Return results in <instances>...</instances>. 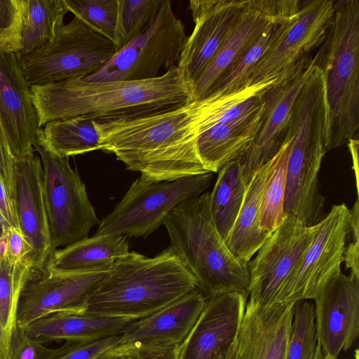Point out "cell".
Wrapping results in <instances>:
<instances>
[{
  "label": "cell",
  "mask_w": 359,
  "mask_h": 359,
  "mask_svg": "<svg viewBox=\"0 0 359 359\" xmlns=\"http://www.w3.org/2000/svg\"><path fill=\"white\" fill-rule=\"evenodd\" d=\"M193 102L95 119L100 150L151 182L174 181L209 172L196 149Z\"/></svg>",
  "instance_id": "obj_1"
},
{
  "label": "cell",
  "mask_w": 359,
  "mask_h": 359,
  "mask_svg": "<svg viewBox=\"0 0 359 359\" xmlns=\"http://www.w3.org/2000/svg\"><path fill=\"white\" fill-rule=\"evenodd\" d=\"M39 126L62 118L93 119L191 101V92L176 65L141 81L88 82L81 77L30 87Z\"/></svg>",
  "instance_id": "obj_2"
},
{
  "label": "cell",
  "mask_w": 359,
  "mask_h": 359,
  "mask_svg": "<svg viewBox=\"0 0 359 359\" xmlns=\"http://www.w3.org/2000/svg\"><path fill=\"white\" fill-rule=\"evenodd\" d=\"M196 281L169 248L154 257L129 252L88 299L83 312L137 320L196 288Z\"/></svg>",
  "instance_id": "obj_3"
},
{
  "label": "cell",
  "mask_w": 359,
  "mask_h": 359,
  "mask_svg": "<svg viewBox=\"0 0 359 359\" xmlns=\"http://www.w3.org/2000/svg\"><path fill=\"white\" fill-rule=\"evenodd\" d=\"M171 249L208 297L231 292L248 294L250 276L229 250L216 227L210 192L184 201L164 218Z\"/></svg>",
  "instance_id": "obj_4"
},
{
  "label": "cell",
  "mask_w": 359,
  "mask_h": 359,
  "mask_svg": "<svg viewBox=\"0 0 359 359\" xmlns=\"http://www.w3.org/2000/svg\"><path fill=\"white\" fill-rule=\"evenodd\" d=\"M319 65L324 75L325 151L355 139L359 127V0L335 1Z\"/></svg>",
  "instance_id": "obj_5"
},
{
  "label": "cell",
  "mask_w": 359,
  "mask_h": 359,
  "mask_svg": "<svg viewBox=\"0 0 359 359\" xmlns=\"http://www.w3.org/2000/svg\"><path fill=\"white\" fill-rule=\"evenodd\" d=\"M118 50L112 41L74 16L43 48L26 56H17L31 87L92 74Z\"/></svg>",
  "instance_id": "obj_6"
},
{
  "label": "cell",
  "mask_w": 359,
  "mask_h": 359,
  "mask_svg": "<svg viewBox=\"0 0 359 359\" xmlns=\"http://www.w3.org/2000/svg\"><path fill=\"white\" fill-rule=\"evenodd\" d=\"M212 172L174 181L134 180L113 211L98 224L96 236H147L163 224L177 205L204 193Z\"/></svg>",
  "instance_id": "obj_7"
},
{
  "label": "cell",
  "mask_w": 359,
  "mask_h": 359,
  "mask_svg": "<svg viewBox=\"0 0 359 359\" xmlns=\"http://www.w3.org/2000/svg\"><path fill=\"white\" fill-rule=\"evenodd\" d=\"M171 1L162 0L151 25L119 49L102 68L81 77L88 82L141 81L156 78L162 67L176 65L187 40Z\"/></svg>",
  "instance_id": "obj_8"
},
{
  "label": "cell",
  "mask_w": 359,
  "mask_h": 359,
  "mask_svg": "<svg viewBox=\"0 0 359 359\" xmlns=\"http://www.w3.org/2000/svg\"><path fill=\"white\" fill-rule=\"evenodd\" d=\"M34 147L40 155L50 234L57 250L88 237L100 221L69 157L52 152L39 141Z\"/></svg>",
  "instance_id": "obj_9"
},
{
  "label": "cell",
  "mask_w": 359,
  "mask_h": 359,
  "mask_svg": "<svg viewBox=\"0 0 359 359\" xmlns=\"http://www.w3.org/2000/svg\"><path fill=\"white\" fill-rule=\"evenodd\" d=\"M333 0L301 1L297 18L249 73L248 86L276 81L287 82L313 59V50L325 43L332 25Z\"/></svg>",
  "instance_id": "obj_10"
},
{
  "label": "cell",
  "mask_w": 359,
  "mask_h": 359,
  "mask_svg": "<svg viewBox=\"0 0 359 359\" xmlns=\"http://www.w3.org/2000/svg\"><path fill=\"white\" fill-rule=\"evenodd\" d=\"M349 218L350 210L344 203L334 205L316 224L307 248L280 289L276 302L313 299L328 280L341 271Z\"/></svg>",
  "instance_id": "obj_11"
},
{
  "label": "cell",
  "mask_w": 359,
  "mask_h": 359,
  "mask_svg": "<svg viewBox=\"0 0 359 359\" xmlns=\"http://www.w3.org/2000/svg\"><path fill=\"white\" fill-rule=\"evenodd\" d=\"M316 224L307 226L285 215L281 224L248 264L250 276L248 300L259 304L275 302L276 297L307 248Z\"/></svg>",
  "instance_id": "obj_12"
},
{
  "label": "cell",
  "mask_w": 359,
  "mask_h": 359,
  "mask_svg": "<svg viewBox=\"0 0 359 359\" xmlns=\"http://www.w3.org/2000/svg\"><path fill=\"white\" fill-rule=\"evenodd\" d=\"M13 202L18 227L31 252L27 258L33 274L43 273L53 253L46 208L43 168L34 154L14 157Z\"/></svg>",
  "instance_id": "obj_13"
},
{
  "label": "cell",
  "mask_w": 359,
  "mask_h": 359,
  "mask_svg": "<svg viewBox=\"0 0 359 359\" xmlns=\"http://www.w3.org/2000/svg\"><path fill=\"white\" fill-rule=\"evenodd\" d=\"M110 271L54 273L45 271L32 274L20 298L17 327L24 328L55 313L83 312L88 299Z\"/></svg>",
  "instance_id": "obj_14"
},
{
  "label": "cell",
  "mask_w": 359,
  "mask_h": 359,
  "mask_svg": "<svg viewBox=\"0 0 359 359\" xmlns=\"http://www.w3.org/2000/svg\"><path fill=\"white\" fill-rule=\"evenodd\" d=\"M318 343L322 352L338 358L359 333V274L332 276L313 299Z\"/></svg>",
  "instance_id": "obj_15"
},
{
  "label": "cell",
  "mask_w": 359,
  "mask_h": 359,
  "mask_svg": "<svg viewBox=\"0 0 359 359\" xmlns=\"http://www.w3.org/2000/svg\"><path fill=\"white\" fill-rule=\"evenodd\" d=\"M322 54L321 47L311 63L280 86L265 93L264 119L250 146L237 159L241 180L249 184L255 173L269 161L285 142L287 126L295 99Z\"/></svg>",
  "instance_id": "obj_16"
},
{
  "label": "cell",
  "mask_w": 359,
  "mask_h": 359,
  "mask_svg": "<svg viewBox=\"0 0 359 359\" xmlns=\"http://www.w3.org/2000/svg\"><path fill=\"white\" fill-rule=\"evenodd\" d=\"M246 1H189L194 28L187 37L177 66L191 92L201 73L236 24Z\"/></svg>",
  "instance_id": "obj_17"
},
{
  "label": "cell",
  "mask_w": 359,
  "mask_h": 359,
  "mask_svg": "<svg viewBox=\"0 0 359 359\" xmlns=\"http://www.w3.org/2000/svg\"><path fill=\"white\" fill-rule=\"evenodd\" d=\"M0 122L12 154H34L42 128L17 54L0 49Z\"/></svg>",
  "instance_id": "obj_18"
},
{
  "label": "cell",
  "mask_w": 359,
  "mask_h": 359,
  "mask_svg": "<svg viewBox=\"0 0 359 359\" xmlns=\"http://www.w3.org/2000/svg\"><path fill=\"white\" fill-rule=\"evenodd\" d=\"M248 294L225 292L208 297L196 323L178 347L177 359H216L236 340Z\"/></svg>",
  "instance_id": "obj_19"
},
{
  "label": "cell",
  "mask_w": 359,
  "mask_h": 359,
  "mask_svg": "<svg viewBox=\"0 0 359 359\" xmlns=\"http://www.w3.org/2000/svg\"><path fill=\"white\" fill-rule=\"evenodd\" d=\"M290 2L291 0H247L236 24L194 84L190 102L202 100Z\"/></svg>",
  "instance_id": "obj_20"
},
{
  "label": "cell",
  "mask_w": 359,
  "mask_h": 359,
  "mask_svg": "<svg viewBox=\"0 0 359 359\" xmlns=\"http://www.w3.org/2000/svg\"><path fill=\"white\" fill-rule=\"evenodd\" d=\"M294 303L248 300L236 339V359H286Z\"/></svg>",
  "instance_id": "obj_21"
},
{
  "label": "cell",
  "mask_w": 359,
  "mask_h": 359,
  "mask_svg": "<svg viewBox=\"0 0 359 359\" xmlns=\"http://www.w3.org/2000/svg\"><path fill=\"white\" fill-rule=\"evenodd\" d=\"M208 297L197 287L161 310L130 323L120 334L119 344L180 346L204 309Z\"/></svg>",
  "instance_id": "obj_22"
},
{
  "label": "cell",
  "mask_w": 359,
  "mask_h": 359,
  "mask_svg": "<svg viewBox=\"0 0 359 359\" xmlns=\"http://www.w3.org/2000/svg\"><path fill=\"white\" fill-rule=\"evenodd\" d=\"M264 104L249 115L215 126L198 135L197 152L209 172H218L248 149L264 121Z\"/></svg>",
  "instance_id": "obj_23"
},
{
  "label": "cell",
  "mask_w": 359,
  "mask_h": 359,
  "mask_svg": "<svg viewBox=\"0 0 359 359\" xmlns=\"http://www.w3.org/2000/svg\"><path fill=\"white\" fill-rule=\"evenodd\" d=\"M133 321L85 312H60L42 317L20 329L31 339L43 344L60 340L89 341L118 335Z\"/></svg>",
  "instance_id": "obj_24"
},
{
  "label": "cell",
  "mask_w": 359,
  "mask_h": 359,
  "mask_svg": "<svg viewBox=\"0 0 359 359\" xmlns=\"http://www.w3.org/2000/svg\"><path fill=\"white\" fill-rule=\"evenodd\" d=\"M129 252L126 236L95 235L56 250L46 271L54 273L110 271L116 262Z\"/></svg>",
  "instance_id": "obj_25"
},
{
  "label": "cell",
  "mask_w": 359,
  "mask_h": 359,
  "mask_svg": "<svg viewBox=\"0 0 359 359\" xmlns=\"http://www.w3.org/2000/svg\"><path fill=\"white\" fill-rule=\"evenodd\" d=\"M276 154L255 173L247 185L241 208L226 243L238 261L247 266L271 236L259 228V215L262 193Z\"/></svg>",
  "instance_id": "obj_26"
},
{
  "label": "cell",
  "mask_w": 359,
  "mask_h": 359,
  "mask_svg": "<svg viewBox=\"0 0 359 359\" xmlns=\"http://www.w3.org/2000/svg\"><path fill=\"white\" fill-rule=\"evenodd\" d=\"M300 4L299 0H291L286 9L267 27L255 42L217 80L203 100L220 98L248 87L249 73L267 50L278 40L295 20Z\"/></svg>",
  "instance_id": "obj_27"
},
{
  "label": "cell",
  "mask_w": 359,
  "mask_h": 359,
  "mask_svg": "<svg viewBox=\"0 0 359 359\" xmlns=\"http://www.w3.org/2000/svg\"><path fill=\"white\" fill-rule=\"evenodd\" d=\"M95 119L76 116L47 123L38 141L52 152L69 157L100 150V135Z\"/></svg>",
  "instance_id": "obj_28"
},
{
  "label": "cell",
  "mask_w": 359,
  "mask_h": 359,
  "mask_svg": "<svg viewBox=\"0 0 359 359\" xmlns=\"http://www.w3.org/2000/svg\"><path fill=\"white\" fill-rule=\"evenodd\" d=\"M69 12L64 0H26L18 57L34 53L53 40Z\"/></svg>",
  "instance_id": "obj_29"
},
{
  "label": "cell",
  "mask_w": 359,
  "mask_h": 359,
  "mask_svg": "<svg viewBox=\"0 0 359 359\" xmlns=\"http://www.w3.org/2000/svg\"><path fill=\"white\" fill-rule=\"evenodd\" d=\"M218 172L210 192V203L217 231L226 243L241 208L246 186L241 180L237 159L226 163Z\"/></svg>",
  "instance_id": "obj_30"
},
{
  "label": "cell",
  "mask_w": 359,
  "mask_h": 359,
  "mask_svg": "<svg viewBox=\"0 0 359 359\" xmlns=\"http://www.w3.org/2000/svg\"><path fill=\"white\" fill-rule=\"evenodd\" d=\"M291 138L285 142L276 154L273 168L265 184L259 207V228L271 234L283 222L286 184V168Z\"/></svg>",
  "instance_id": "obj_31"
},
{
  "label": "cell",
  "mask_w": 359,
  "mask_h": 359,
  "mask_svg": "<svg viewBox=\"0 0 359 359\" xmlns=\"http://www.w3.org/2000/svg\"><path fill=\"white\" fill-rule=\"evenodd\" d=\"M33 274L26 258L0 259V318L9 336L17 329V311L22 292Z\"/></svg>",
  "instance_id": "obj_32"
},
{
  "label": "cell",
  "mask_w": 359,
  "mask_h": 359,
  "mask_svg": "<svg viewBox=\"0 0 359 359\" xmlns=\"http://www.w3.org/2000/svg\"><path fill=\"white\" fill-rule=\"evenodd\" d=\"M69 12L89 27L112 41L123 46L119 28V0H64Z\"/></svg>",
  "instance_id": "obj_33"
},
{
  "label": "cell",
  "mask_w": 359,
  "mask_h": 359,
  "mask_svg": "<svg viewBox=\"0 0 359 359\" xmlns=\"http://www.w3.org/2000/svg\"><path fill=\"white\" fill-rule=\"evenodd\" d=\"M318 346L314 304L310 300L294 303L286 359H313Z\"/></svg>",
  "instance_id": "obj_34"
},
{
  "label": "cell",
  "mask_w": 359,
  "mask_h": 359,
  "mask_svg": "<svg viewBox=\"0 0 359 359\" xmlns=\"http://www.w3.org/2000/svg\"><path fill=\"white\" fill-rule=\"evenodd\" d=\"M119 28L124 46L151 25L162 0H119Z\"/></svg>",
  "instance_id": "obj_35"
},
{
  "label": "cell",
  "mask_w": 359,
  "mask_h": 359,
  "mask_svg": "<svg viewBox=\"0 0 359 359\" xmlns=\"http://www.w3.org/2000/svg\"><path fill=\"white\" fill-rule=\"evenodd\" d=\"M26 0H0V49L19 53Z\"/></svg>",
  "instance_id": "obj_36"
},
{
  "label": "cell",
  "mask_w": 359,
  "mask_h": 359,
  "mask_svg": "<svg viewBox=\"0 0 359 359\" xmlns=\"http://www.w3.org/2000/svg\"><path fill=\"white\" fill-rule=\"evenodd\" d=\"M120 334L89 341H68L51 359H97L103 352L119 344Z\"/></svg>",
  "instance_id": "obj_37"
},
{
  "label": "cell",
  "mask_w": 359,
  "mask_h": 359,
  "mask_svg": "<svg viewBox=\"0 0 359 359\" xmlns=\"http://www.w3.org/2000/svg\"><path fill=\"white\" fill-rule=\"evenodd\" d=\"M56 351L31 339L17 327L12 335L7 359H51Z\"/></svg>",
  "instance_id": "obj_38"
},
{
  "label": "cell",
  "mask_w": 359,
  "mask_h": 359,
  "mask_svg": "<svg viewBox=\"0 0 359 359\" xmlns=\"http://www.w3.org/2000/svg\"><path fill=\"white\" fill-rule=\"evenodd\" d=\"M14 156L0 122V177L13 201Z\"/></svg>",
  "instance_id": "obj_39"
},
{
  "label": "cell",
  "mask_w": 359,
  "mask_h": 359,
  "mask_svg": "<svg viewBox=\"0 0 359 359\" xmlns=\"http://www.w3.org/2000/svg\"><path fill=\"white\" fill-rule=\"evenodd\" d=\"M30 252L31 248L20 231L11 228L8 233L7 257L13 261H20L27 259Z\"/></svg>",
  "instance_id": "obj_40"
},
{
  "label": "cell",
  "mask_w": 359,
  "mask_h": 359,
  "mask_svg": "<svg viewBox=\"0 0 359 359\" xmlns=\"http://www.w3.org/2000/svg\"><path fill=\"white\" fill-rule=\"evenodd\" d=\"M0 212L11 228L17 229L19 230L13 202L1 177Z\"/></svg>",
  "instance_id": "obj_41"
},
{
  "label": "cell",
  "mask_w": 359,
  "mask_h": 359,
  "mask_svg": "<svg viewBox=\"0 0 359 359\" xmlns=\"http://www.w3.org/2000/svg\"><path fill=\"white\" fill-rule=\"evenodd\" d=\"M359 241H353L345 248L343 262L351 272L359 274Z\"/></svg>",
  "instance_id": "obj_42"
},
{
  "label": "cell",
  "mask_w": 359,
  "mask_h": 359,
  "mask_svg": "<svg viewBox=\"0 0 359 359\" xmlns=\"http://www.w3.org/2000/svg\"><path fill=\"white\" fill-rule=\"evenodd\" d=\"M11 337L4 327L0 318V359H7Z\"/></svg>",
  "instance_id": "obj_43"
},
{
  "label": "cell",
  "mask_w": 359,
  "mask_h": 359,
  "mask_svg": "<svg viewBox=\"0 0 359 359\" xmlns=\"http://www.w3.org/2000/svg\"><path fill=\"white\" fill-rule=\"evenodd\" d=\"M350 151L353 157V169L355 170V179H356V186H357V190L358 189V140L356 139H351L349 140L348 143Z\"/></svg>",
  "instance_id": "obj_44"
},
{
  "label": "cell",
  "mask_w": 359,
  "mask_h": 359,
  "mask_svg": "<svg viewBox=\"0 0 359 359\" xmlns=\"http://www.w3.org/2000/svg\"><path fill=\"white\" fill-rule=\"evenodd\" d=\"M236 340L216 359H236Z\"/></svg>",
  "instance_id": "obj_45"
},
{
  "label": "cell",
  "mask_w": 359,
  "mask_h": 359,
  "mask_svg": "<svg viewBox=\"0 0 359 359\" xmlns=\"http://www.w3.org/2000/svg\"><path fill=\"white\" fill-rule=\"evenodd\" d=\"M7 255H8V234L0 238V259H5L7 257Z\"/></svg>",
  "instance_id": "obj_46"
},
{
  "label": "cell",
  "mask_w": 359,
  "mask_h": 359,
  "mask_svg": "<svg viewBox=\"0 0 359 359\" xmlns=\"http://www.w3.org/2000/svg\"><path fill=\"white\" fill-rule=\"evenodd\" d=\"M11 229V226L0 212V238L7 235Z\"/></svg>",
  "instance_id": "obj_47"
},
{
  "label": "cell",
  "mask_w": 359,
  "mask_h": 359,
  "mask_svg": "<svg viewBox=\"0 0 359 359\" xmlns=\"http://www.w3.org/2000/svg\"><path fill=\"white\" fill-rule=\"evenodd\" d=\"M313 359H338V358H334V357L331 356V355H327V354H324L322 352V350L320 348V346L319 344L318 343L317 349H316V354H315V355L313 357Z\"/></svg>",
  "instance_id": "obj_48"
},
{
  "label": "cell",
  "mask_w": 359,
  "mask_h": 359,
  "mask_svg": "<svg viewBox=\"0 0 359 359\" xmlns=\"http://www.w3.org/2000/svg\"><path fill=\"white\" fill-rule=\"evenodd\" d=\"M344 359H348V358H344Z\"/></svg>",
  "instance_id": "obj_49"
}]
</instances>
